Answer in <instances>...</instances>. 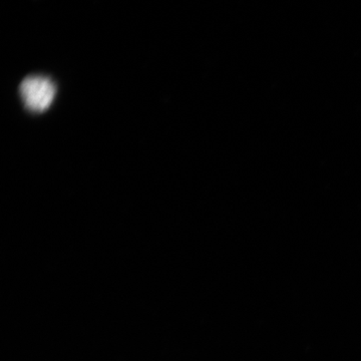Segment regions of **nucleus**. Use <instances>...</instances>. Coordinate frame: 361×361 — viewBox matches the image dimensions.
Returning a JSON list of instances; mask_svg holds the SVG:
<instances>
[{
  "instance_id": "nucleus-1",
  "label": "nucleus",
  "mask_w": 361,
  "mask_h": 361,
  "mask_svg": "<svg viewBox=\"0 0 361 361\" xmlns=\"http://www.w3.org/2000/svg\"><path fill=\"white\" fill-rule=\"evenodd\" d=\"M20 94L26 110L35 114L44 113L56 99V85L47 75H30L21 82Z\"/></svg>"
}]
</instances>
